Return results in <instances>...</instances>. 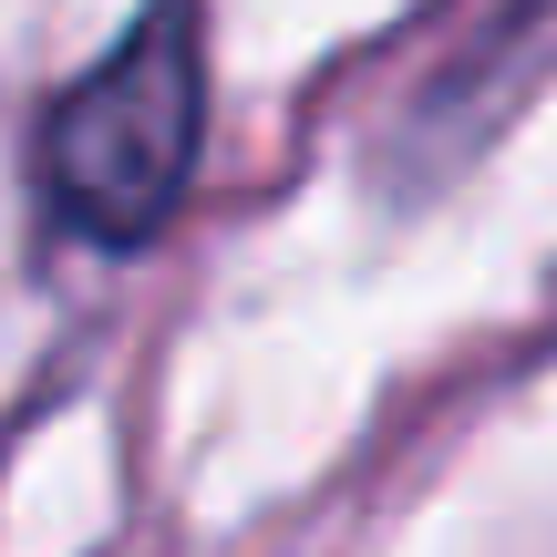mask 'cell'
<instances>
[{
  "label": "cell",
  "instance_id": "cell-1",
  "mask_svg": "<svg viewBox=\"0 0 557 557\" xmlns=\"http://www.w3.org/2000/svg\"><path fill=\"white\" fill-rule=\"evenodd\" d=\"M207 156V0H145L52 94L32 176L52 218L94 248H156Z\"/></svg>",
  "mask_w": 557,
  "mask_h": 557
}]
</instances>
